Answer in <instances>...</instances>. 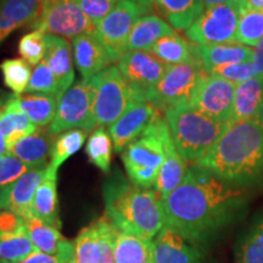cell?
<instances>
[{"label": "cell", "mask_w": 263, "mask_h": 263, "mask_svg": "<svg viewBox=\"0 0 263 263\" xmlns=\"http://www.w3.org/2000/svg\"><path fill=\"white\" fill-rule=\"evenodd\" d=\"M162 202L166 227L201 248L242 218L248 195L245 189L193 164Z\"/></svg>", "instance_id": "1"}, {"label": "cell", "mask_w": 263, "mask_h": 263, "mask_svg": "<svg viewBox=\"0 0 263 263\" xmlns=\"http://www.w3.org/2000/svg\"><path fill=\"white\" fill-rule=\"evenodd\" d=\"M194 164L239 188H263V128L256 120L232 123Z\"/></svg>", "instance_id": "2"}, {"label": "cell", "mask_w": 263, "mask_h": 263, "mask_svg": "<svg viewBox=\"0 0 263 263\" xmlns=\"http://www.w3.org/2000/svg\"><path fill=\"white\" fill-rule=\"evenodd\" d=\"M105 216L118 230L154 240L166 226L162 197L118 177L104 185Z\"/></svg>", "instance_id": "3"}, {"label": "cell", "mask_w": 263, "mask_h": 263, "mask_svg": "<svg viewBox=\"0 0 263 263\" xmlns=\"http://www.w3.org/2000/svg\"><path fill=\"white\" fill-rule=\"evenodd\" d=\"M164 120L168 124L174 145L186 162L200 160L224 132L230 122L213 120L190 104H180L164 110Z\"/></svg>", "instance_id": "4"}, {"label": "cell", "mask_w": 263, "mask_h": 263, "mask_svg": "<svg viewBox=\"0 0 263 263\" xmlns=\"http://www.w3.org/2000/svg\"><path fill=\"white\" fill-rule=\"evenodd\" d=\"M172 144L174 141L168 124L159 114L123 150L122 160L130 183L146 189L155 186L160 167Z\"/></svg>", "instance_id": "5"}, {"label": "cell", "mask_w": 263, "mask_h": 263, "mask_svg": "<svg viewBox=\"0 0 263 263\" xmlns=\"http://www.w3.org/2000/svg\"><path fill=\"white\" fill-rule=\"evenodd\" d=\"M91 110L97 127H110L130 103L141 100L124 81L120 70L110 66L90 80Z\"/></svg>", "instance_id": "6"}, {"label": "cell", "mask_w": 263, "mask_h": 263, "mask_svg": "<svg viewBox=\"0 0 263 263\" xmlns=\"http://www.w3.org/2000/svg\"><path fill=\"white\" fill-rule=\"evenodd\" d=\"M248 3H228L206 8L185 31L189 41L197 45H213L235 42L241 10Z\"/></svg>", "instance_id": "7"}, {"label": "cell", "mask_w": 263, "mask_h": 263, "mask_svg": "<svg viewBox=\"0 0 263 263\" xmlns=\"http://www.w3.org/2000/svg\"><path fill=\"white\" fill-rule=\"evenodd\" d=\"M205 74L207 72L199 60L171 65L155 88L146 95V101L155 105L159 110L189 104L196 85Z\"/></svg>", "instance_id": "8"}, {"label": "cell", "mask_w": 263, "mask_h": 263, "mask_svg": "<svg viewBox=\"0 0 263 263\" xmlns=\"http://www.w3.org/2000/svg\"><path fill=\"white\" fill-rule=\"evenodd\" d=\"M29 27L72 39L95 31V24L82 11L77 0H44L41 15Z\"/></svg>", "instance_id": "9"}, {"label": "cell", "mask_w": 263, "mask_h": 263, "mask_svg": "<svg viewBox=\"0 0 263 263\" xmlns=\"http://www.w3.org/2000/svg\"><path fill=\"white\" fill-rule=\"evenodd\" d=\"M95 127L97 123L91 110L90 81L82 78L62 95L57 115L48 127V133L50 136H59L71 129L93 132Z\"/></svg>", "instance_id": "10"}, {"label": "cell", "mask_w": 263, "mask_h": 263, "mask_svg": "<svg viewBox=\"0 0 263 263\" xmlns=\"http://www.w3.org/2000/svg\"><path fill=\"white\" fill-rule=\"evenodd\" d=\"M144 15L145 12L134 0H118L115 8L95 24V32L112 62L127 52L132 28Z\"/></svg>", "instance_id": "11"}, {"label": "cell", "mask_w": 263, "mask_h": 263, "mask_svg": "<svg viewBox=\"0 0 263 263\" xmlns=\"http://www.w3.org/2000/svg\"><path fill=\"white\" fill-rule=\"evenodd\" d=\"M235 89L236 84L224 78L205 74L196 85L189 104L213 120L233 123Z\"/></svg>", "instance_id": "12"}, {"label": "cell", "mask_w": 263, "mask_h": 263, "mask_svg": "<svg viewBox=\"0 0 263 263\" xmlns=\"http://www.w3.org/2000/svg\"><path fill=\"white\" fill-rule=\"evenodd\" d=\"M170 65H166L147 50L127 51L118 60L117 68L134 94L141 100L155 88Z\"/></svg>", "instance_id": "13"}, {"label": "cell", "mask_w": 263, "mask_h": 263, "mask_svg": "<svg viewBox=\"0 0 263 263\" xmlns=\"http://www.w3.org/2000/svg\"><path fill=\"white\" fill-rule=\"evenodd\" d=\"M159 114V108L146 100H134L130 103L116 122L108 127L115 151L122 153L132 141L149 127Z\"/></svg>", "instance_id": "14"}, {"label": "cell", "mask_w": 263, "mask_h": 263, "mask_svg": "<svg viewBox=\"0 0 263 263\" xmlns=\"http://www.w3.org/2000/svg\"><path fill=\"white\" fill-rule=\"evenodd\" d=\"M47 176L48 167L29 170L14 183L0 189L3 210L17 213L25 219L32 217L33 197Z\"/></svg>", "instance_id": "15"}, {"label": "cell", "mask_w": 263, "mask_h": 263, "mask_svg": "<svg viewBox=\"0 0 263 263\" xmlns=\"http://www.w3.org/2000/svg\"><path fill=\"white\" fill-rule=\"evenodd\" d=\"M72 51L76 67L82 78L87 81L106 70L112 62L95 31L83 33L72 39Z\"/></svg>", "instance_id": "16"}, {"label": "cell", "mask_w": 263, "mask_h": 263, "mask_svg": "<svg viewBox=\"0 0 263 263\" xmlns=\"http://www.w3.org/2000/svg\"><path fill=\"white\" fill-rule=\"evenodd\" d=\"M154 254L156 263H203L201 249L166 226L154 239Z\"/></svg>", "instance_id": "17"}, {"label": "cell", "mask_w": 263, "mask_h": 263, "mask_svg": "<svg viewBox=\"0 0 263 263\" xmlns=\"http://www.w3.org/2000/svg\"><path fill=\"white\" fill-rule=\"evenodd\" d=\"M44 61L47 62L58 80V99L60 101L62 95L70 89L74 82L73 52H72L71 43L58 35L47 34V51H45Z\"/></svg>", "instance_id": "18"}, {"label": "cell", "mask_w": 263, "mask_h": 263, "mask_svg": "<svg viewBox=\"0 0 263 263\" xmlns=\"http://www.w3.org/2000/svg\"><path fill=\"white\" fill-rule=\"evenodd\" d=\"M43 5L44 0H0V45L16 29L32 26Z\"/></svg>", "instance_id": "19"}, {"label": "cell", "mask_w": 263, "mask_h": 263, "mask_svg": "<svg viewBox=\"0 0 263 263\" xmlns=\"http://www.w3.org/2000/svg\"><path fill=\"white\" fill-rule=\"evenodd\" d=\"M194 52L206 72L222 66L252 61L254 59V49L236 42L213 45L196 44L194 45Z\"/></svg>", "instance_id": "20"}, {"label": "cell", "mask_w": 263, "mask_h": 263, "mask_svg": "<svg viewBox=\"0 0 263 263\" xmlns=\"http://www.w3.org/2000/svg\"><path fill=\"white\" fill-rule=\"evenodd\" d=\"M50 134L39 129L26 136L9 149V153L24 162L29 170L48 167L49 159H51V150L54 141Z\"/></svg>", "instance_id": "21"}, {"label": "cell", "mask_w": 263, "mask_h": 263, "mask_svg": "<svg viewBox=\"0 0 263 263\" xmlns=\"http://www.w3.org/2000/svg\"><path fill=\"white\" fill-rule=\"evenodd\" d=\"M32 216L49 226L61 229L58 196V172L48 166V176L39 185L32 201Z\"/></svg>", "instance_id": "22"}, {"label": "cell", "mask_w": 263, "mask_h": 263, "mask_svg": "<svg viewBox=\"0 0 263 263\" xmlns=\"http://www.w3.org/2000/svg\"><path fill=\"white\" fill-rule=\"evenodd\" d=\"M0 130L8 151L21 138L38 130V127L16 105L15 94L6 95L5 100L0 101Z\"/></svg>", "instance_id": "23"}, {"label": "cell", "mask_w": 263, "mask_h": 263, "mask_svg": "<svg viewBox=\"0 0 263 263\" xmlns=\"http://www.w3.org/2000/svg\"><path fill=\"white\" fill-rule=\"evenodd\" d=\"M263 105V74L236 84L232 122L254 120Z\"/></svg>", "instance_id": "24"}, {"label": "cell", "mask_w": 263, "mask_h": 263, "mask_svg": "<svg viewBox=\"0 0 263 263\" xmlns=\"http://www.w3.org/2000/svg\"><path fill=\"white\" fill-rule=\"evenodd\" d=\"M115 263H156L154 240L143 239L116 228L114 239Z\"/></svg>", "instance_id": "25"}, {"label": "cell", "mask_w": 263, "mask_h": 263, "mask_svg": "<svg viewBox=\"0 0 263 263\" xmlns=\"http://www.w3.org/2000/svg\"><path fill=\"white\" fill-rule=\"evenodd\" d=\"M174 29L156 15H145L140 17L132 28L128 39L127 51L147 50L154 43L166 35L174 34Z\"/></svg>", "instance_id": "26"}, {"label": "cell", "mask_w": 263, "mask_h": 263, "mask_svg": "<svg viewBox=\"0 0 263 263\" xmlns=\"http://www.w3.org/2000/svg\"><path fill=\"white\" fill-rule=\"evenodd\" d=\"M155 9L177 31H186L202 14V0H155Z\"/></svg>", "instance_id": "27"}, {"label": "cell", "mask_w": 263, "mask_h": 263, "mask_svg": "<svg viewBox=\"0 0 263 263\" xmlns=\"http://www.w3.org/2000/svg\"><path fill=\"white\" fill-rule=\"evenodd\" d=\"M234 263H263V212L252 219L236 240Z\"/></svg>", "instance_id": "28"}, {"label": "cell", "mask_w": 263, "mask_h": 263, "mask_svg": "<svg viewBox=\"0 0 263 263\" xmlns=\"http://www.w3.org/2000/svg\"><path fill=\"white\" fill-rule=\"evenodd\" d=\"M188 168L186 161L180 156L176 145L172 144L167 150L166 157H164L162 166L160 167L155 186H154L162 200L178 188L188 172Z\"/></svg>", "instance_id": "29"}, {"label": "cell", "mask_w": 263, "mask_h": 263, "mask_svg": "<svg viewBox=\"0 0 263 263\" xmlns=\"http://www.w3.org/2000/svg\"><path fill=\"white\" fill-rule=\"evenodd\" d=\"M16 105L37 127H49L57 115L59 99L55 95H16Z\"/></svg>", "instance_id": "30"}, {"label": "cell", "mask_w": 263, "mask_h": 263, "mask_svg": "<svg viewBox=\"0 0 263 263\" xmlns=\"http://www.w3.org/2000/svg\"><path fill=\"white\" fill-rule=\"evenodd\" d=\"M25 222L26 234L38 249V251L48 255H58L70 241L62 236L60 229L39 221L35 217H28Z\"/></svg>", "instance_id": "31"}, {"label": "cell", "mask_w": 263, "mask_h": 263, "mask_svg": "<svg viewBox=\"0 0 263 263\" xmlns=\"http://www.w3.org/2000/svg\"><path fill=\"white\" fill-rule=\"evenodd\" d=\"M147 51L153 52L156 58L170 66L197 60L194 52V45H190L177 33L159 39L147 49Z\"/></svg>", "instance_id": "32"}, {"label": "cell", "mask_w": 263, "mask_h": 263, "mask_svg": "<svg viewBox=\"0 0 263 263\" xmlns=\"http://www.w3.org/2000/svg\"><path fill=\"white\" fill-rule=\"evenodd\" d=\"M85 139H87V132L83 129H71L59 134L52 144L49 167L58 172L62 163L82 149Z\"/></svg>", "instance_id": "33"}, {"label": "cell", "mask_w": 263, "mask_h": 263, "mask_svg": "<svg viewBox=\"0 0 263 263\" xmlns=\"http://www.w3.org/2000/svg\"><path fill=\"white\" fill-rule=\"evenodd\" d=\"M114 141L105 127H98L93 130L85 145V153L90 162L105 173L110 172L112 159Z\"/></svg>", "instance_id": "34"}, {"label": "cell", "mask_w": 263, "mask_h": 263, "mask_svg": "<svg viewBox=\"0 0 263 263\" xmlns=\"http://www.w3.org/2000/svg\"><path fill=\"white\" fill-rule=\"evenodd\" d=\"M263 39V10L246 5L239 16L235 42L256 47Z\"/></svg>", "instance_id": "35"}, {"label": "cell", "mask_w": 263, "mask_h": 263, "mask_svg": "<svg viewBox=\"0 0 263 263\" xmlns=\"http://www.w3.org/2000/svg\"><path fill=\"white\" fill-rule=\"evenodd\" d=\"M4 84L12 91V94L22 95L26 93L31 80V65L24 59H8L0 64Z\"/></svg>", "instance_id": "36"}, {"label": "cell", "mask_w": 263, "mask_h": 263, "mask_svg": "<svg viewBox=\"0 0 263 263\" xmlns=\"http://www.w3.org/2000/svg\"><path fill=\"white\" fill-rule=\"evenodd\" d=\"M94 222L97 226L94 263H115L114 239L116 227L106 216L100 217Z\"/></svg>", "instance_id": "37"}, {"label": "cell", "mask_w": 263, "mask_h": 263, "mask_svg": "<svg viewBox=\"0 0 263 263\" xmlns=\"http://www.w3.org/2000/svg\"><path fill=\"white\" fill-rule=\"evenodd\" d=\"M38 249L26 234L0 239V263H16L37 252Z\"/></svg>", "instance_id": "38"}, {"label": "cell", "mask_w": 263, "mask_h": 263, "mask_svg": "<svg viewBox=\"0 0 263 263\" xmlns=\"http://www.w3.org/2000/svg\"><path fill=\"white\" fill-rule=\"evenodd\" d=\"M47 51V34L33 29L25 34L18 42V52L21 58L31 66H37L44 60Z\"/></svg>", "instance_id": "39"}, {"label": "cell", "mask_w": 263, "mask_h": 263, "mask_svg": "<svg viewBox=\"0 0 263 263\" xmlns=\"http://www.w3.org/2000/svg\"><path fill=\"white\" fill-rule=\"evenodd\" d=\"M26 93H41L47 95H59V83L55 74L52 73L47 62L43 60L33 68L31 80Z\"/></svg>", "instance_id": "40"}, {"label": "cell", "mask_w": 263, "mask_h": 263, "mask_svg": "<svg viewBox=\"0 0 263 263\" xmlns=\"http://www.w3.org/2000/svg\"><path fill=\"white\" fill-rule=\"evenodd\" d=\"M97 226L91 222L80 232L74 240V263H94Z\"/></svg>", "instance_id": "41"}, {"label": "cell", "mask_w": 263, "mask_h": 263, "mask_svg": "<svg viewBox=\"0 0 263 263\" xmlns=\"http://www.w3.org/2000/svg\"><path fill=\"white\" fill-rule=\"evenodd\" d=\"M207 74L224 78V80L232 82L234 84H239L241 82L250 80V78L259 76L254 61H246L240 62V64L222 66V67L213 68V70L207 72Z\"/></svg>", "instance_id": "42"}, {"label": "cell", "mask_w": 263, "mask_h": 263, "mask_svg": "<svg viewBox=\"0 0 263 263\" xmlns=\"http://www.w3.org/2000/svg\"><path fill=\"white\" fill-rule=\"evenodd\" d=\"M28 171L29 168L24 162L8 151L0 156V189L14 183Z\"/></svg>", "instance_id": "43"}, {"label": "cell", "mask_w": 263, "mask_h": 263, "mask_svg": "<svg viewBox=\"0 0 263 263\" xmlns=\"http://www.w3.org/2000/svg\"><path fill=\"white\" fill-rule=\"evenodd\" d=\"M26 233L25 218L9 210H0V239Z\"/></svg>", "instance_id": "44"}, {"label": "cell", "mask_w": 263, "mask_h": 263, "mask_svg": "<svg viewBox=\"0 0 263 263\" xmlns=\"http://www.w3.org/2000/svg\"><path fill=\"white\" fill-rule=\"evenodd\" d=\"M118 0H77L82 11L89 17L94 24L104 18L115 8Z\"/></svg>", "instance_id": "45"}, {"label": "cell", "mask_w": 263, "mask_h": 263, "mask_svg": "<svg viewBox=\"0 0 263 263\" xmlns=\"http://www.w3.org/2000/svg\"><path fill=\"white\" fill-rule=\"evenodd\" d=\"M72 259H74V242L68 241L58 255H48L37 251L29 257L16 263H68Z\"/></svg>", "instance_id": "46"}, {"label": "cell", "mask_w": 263, "mask_h": 263, "mask_svg": "<svg viewBox=\"0 0 263 263\" xmlns=\"http://www.w3.org/2000/svg\"><path fill=\"white\" fill-rule=\"evenodd\" d=\"M254 64L257 68L258 74H263V39L254 47Z\"/></svg>", "instance_id": "47"}, {"label": "cell", "mask_w": 263, "mask_h": 263, "mask_svg": "<svg viewBox=\"0 0 263 263\" xmlns=\"http://www.w3.org/2000/svg\"><path fill=\"white\" fill-rule=\"evenodd\" d=\"M134 2L143 9L145 15L153 12V10L155 9V0H134Z\"/></svg>", "instance_id": "48"}, {"label": "cell", "mask_w": 263, "mask_h": 263, "mask_svg": "<svg viewBox=\"0 0 263 263\" xmlns=\"http://www.w3.org/2000/svg\"><path fill=\"white\" fill-rule=\"evenodd\" d=\"M228 3H248L246 0H202V4L206 8L219 5V4H228Z\"/></svg>", "instance_id": "49"}, {"label": "cell", "mask_w": 263, "mask_h": 263, "mask_svg": "<svg viewBox=\"0 0 263 263\" xmlns=\"http://www.w3.org/2000/svg\"><path fill=\"white\" fill-rule=\"evenodd\" d=\"M246 2H248L249 6H251V8L263 10V0H246Z\"/></svg>", "instance_id": "50"}, {"label": "cell", "mask_w": 263, "mask_h": 263, "mask_svg": "<svg viewBox=\"0 0 263 263\" xmlns=\"http://www.w3.org/2000/svg\"><path fill=\"white\" fill-rule=\"evenodd\" d=\"M8 153V146H6V141L3 137L2 130H0V156L4 155V154Z\"/></svg>", "instance_id": "51"}, {"label": "cell", "mask_w": 263, "mask_h": 263, "mask_svg": "<svg viewBox=\"0 0 263 263\" xmlns=\"http://www.w3.org/2000/svg\"><path fill=\"white\" fill-rule=\"evenodd\" d=\"M254 120H256V122H257L259 126H261L263 128V105L261 107V110H259V112L257 115V117L254 118Z\"/></svg>", "instance_id": "52"}, {"label": "cell", "mask_w": 263, "mask_h": 263, "mask_svg": "<svg viewBox=\"0 0 263 263\" xmlns=\"http://www.w3.org/2000/svg\"><path fill=\"white\" fill-rule=\"evenodd\" d=\"M0 210H3V206H2V197H0Z\"/></svg>", "instance_id": "53"}, {"label": "cell", "mask_w": 263, "mask_h": 263, "mask_svg": "<svg viewBox=\"0 0 263 263\" xmlns=\"http://www.w3.org/2000/svg\"><path fill=\"white\" fill-rule=\"evenodd\" d=\"M68 263H74V259H72V261H70Z\"/></svg>", "instance_id": "54"}]
</instances>
